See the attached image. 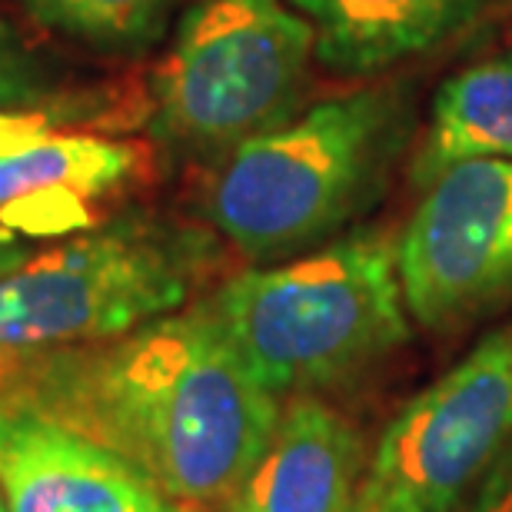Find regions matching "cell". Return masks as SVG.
I'll return each mask as SVG.
<instances>
[{
	"instance_id": "6da1fadb",
	"label": "cell",
	"mask_w": 512,
	"mask_h": 512,
	"mask_svg": "<svg viewBox=\"0 0 512 512\" xmlns=\"http://www.w3.org/2000/svg\"><path fill=\"white\" fill-rule=\"evenodd\" d=\"M14 396L77 429L173 503L237 496L280 406L210 310L167 313L100 350L44 363Z\"/></svg>"
},
{
	"instance_id": "7a4b0ae2",
	"label": "cell",
	"mask_w": 512,
	"mask_h": 512,
	"mask_svg": "<svg viewBox=\"0 0 512 512\" xmlns=\"http://www.w3.org/2000/svg\"><path fill=\"white\" fill-rule=\"evenodd\" d=\"M406 140L399 87L320 100L223 153L207 183V217L253 260L310 250L373 207Z\"/></svg>"
},
{
	"instance_id": "3957f363",
	"label": "cell",
	"mask_w": 512,
	"mask_h": 512,
	"mask_svg": "<svg viewBox=\"0 0 512 512\" xmlns=\"http://www.w3.org/2000/svg\"><path fill=\"white\" fill-rule=\"evenodd\" d=\"M207 303L273 396L336 386L409 340L399 253L376 230L233 276Z\"/></svg>"
},
{
	"instance_id": "277c9868",
	"label": "cell",
	"mask_w": 512,
	"mask_h": 512,
	"mask_svg": "<svg viewBox=\"0 0 512 512\" xmlns=\"http://www.w3.org/2000/svg\"><path fill=\"white\" fill-rule=\"evenodd\" d=\"M193 230L120 217L0 276V360L117 340L177 313L210 266Z\"/></svg>"
},
{
	"instance_id": "5b68a950",
	"label": "cell",
	"mask_w": 512,
	"mask_h": 512,
	"mask_svg": "<svg viewBox=\"0 0 512 512\" xmlns=\"http://www.w3.org/2000/svg\"><path fill=\"white\" fill-rule=\"evenodd\" d=\"M316 30L290 0H197L153 74V133L227 153L296 114Z\"/></svg>"
},
{
	"instance_id": "8992f818",
	"label": "cell",
	"mask_w": 512,
	"mask_h": 512,
	"mask_svg": "<svg viewBox=\"0 0 512 512\" xmlns=\"http://www.w3.org/2000/svg\"><path fill=\"white\" fill-rule=\"evenodd\" d=\"M512 443V323L389 423L353 512H456Z\"/></svg>"
},
{
	"instance_id": "52a82bcc",
	"label": "cell",
	"mask_w": 512,
	"mask_h": 512,
	"mask_svg": "<svg viewBox=\"0 0 512 512\" xmlns=\"http://www.w3.org/2000/svg\"><path fill=\"white\" fill-rule=\"evenodd\" d=\"M409 316L429 330L512 300V160H466L426 183L396 243Z\"/></svg>"
},
{
	"instance_id": "ba28073f",
	"label": "cell",
	"mask_w": 512,
	"mask_h": 512,
	"mask_svg": "<svg viewBox=\"0 0 512 512\" xmlns=\"http://www.w3.org/2000/svg\"><path fill=\"white\" fill-rule=\"evenodd\" d=\"M0 493L7 512H180L127 459L14 393L0 399Z\"/></svg>"
},
{
	"instance_id": "9c48e42d",
	"label": "cell",
	"mask_w": 512,
	"mask_h": 512,
	"mask_svg": "<svg viewBox=\"0 0 512 512\" xmlns=\"http://www.w3.org/2000/svg\"><path fill=\"white\" fill-rule=\"evenodd\" d=\"M140 143L94 133H47L0 153V220L24 237H64L90 227V203L137 177Z\"/></svg>"
},
{
	"instance_id": "30bf717a",
	"label": "cell",
	"mask_w": 512,
	"mask_h": 512,
	"mask_svg": "<svg viewBox=\"0 0 512 512\" xmlns=\"http://www.w3.org/2000/svg\"><path fill=\"white\" fill-rule=\"evenodd\" d=\"M360 473V433L336 409L296 399L233 496V512H353Z\"/></svg>"
},
{
	"instance_id": "8fae6325",
	"label": "cell",
	"mask_w": 512,
	"mask_h": 512,
	"mask_svg": "<svg viewBox=\"0 0 512 512\" xmlns=\"http://www.w3.org/2000/svg\"><path fill=\"white\" fill-rule=\"evenodd\" d=\"M316 30V60L370 74L426 54L483 14L489 0H290Z\"/></svg>"
},
{
	"instance_id": "7c38bea8",
	"label": "cell",
	"mask_w": 512,
	"mask_h": 512,
	"mask_svg": "<svg viewBox=\"0 0 512 512\" xmlns=\"http://www.w3.org/2000/svg\"><path fill=\"white\" fill-rule=\"evenodd\" d=\"M466 160H512V60H486L443 84L413 180L426 187Z\"/></svg>"
},
{
	"instance_id": "4fadbf2b",
	"label": "cell",
	"mask_w": 512,
	"mask_h": 512,
	"mask_svg": "<svg viewBox=\"0 0 512 512\" xmlns=\"http://www.w3.org/2000/svg\"><path fill=\"white\" fill-rule=\"evenodd\" d=\"M37 24L100 50H140L160 40L183 0H20Z\"/></svg>"
},
{
	"instance_id": "5bb4252c",
	"label": "cell",
	"mask_w": 512,
	"mask_h": 512,
	"mask_svg": "<svg viewBox=\"0 0 512 512\" xmlns=\"http://www.w3.org/2000/svg\"><path fill=\"white\" fill-rule=\"evenodd\" d=\"M54 74L34 50L20 44L14 30L0 27V110H30L60 104Z\"/></svg>"
},
{
	"instance_id": "9a60e30c",
	"label": "cell",
	"mask_w": 512,
	"mask_h": 512,
	"mask_svg": "<svg viewBox=\"0 0 512 512\" xmlns=\"http://www.w3.org/2000/svg\"><path fill=\"white\" fill-rule=\"evenodd\" d=\"M97 107L87 97H67L50 107H30V110H0V153H10L17 147H27L57 127L70 124L74 117H90Z\"/></svg>"
},
{
	"instance_id": "2e32d148",
	"label": "cell",
	"mask_w": 512,
	"mask_h": 512,
	"mask_svg": "<svg viewBox=\"0 0 512 512\" xmlns=\"http://www.w3.org/2000/svg\"><path fill=\"white\" fill-rule=\"evenodd\" d=\"M30 256H34V247H30V237H24L20 230L7 227L4 220H0V276L17 270V266H24Z\"/></svg>"
},
{
	"instance_id": "e0dca14e",
	"label": "cell",
	"mask_w": 512,
	"mask_h": 512,
	"mask_svg": "<svg viewBox=\"0 0 512 512\" xmlns=\"http://www.w3.org/2000/svg\"><path fill=\"white\" fill-rule=\"evenodd\" d=\"M506 489H512V443H509V449L503 453V459L496 463L493 473L486 476V486L479 489V496H486V493H506Z\"/></svg>"
},
{
	"instance_id": "ac0fdd59",
	"label": "cell",
	"mask_w": 512,
	"mask_h": 512,
	"mask_svg": "<svg viewBox=\"0 0 512 512\" xmlns=\"http://www.w3.org/2000/svg\"><path fill=\"white\" fill-rule=\"evenodd\" d=\"M476 512H512V489L506 493H486L476 499Z\"/></svg>"
},
{
	"instance_id": "d6986e66",
	"label": "cell",
	"mask_w": 512,
	"mask_h": 512,
	"mask_svg": "<svg viewBox=\"0 0 512 512\" xmlns=\"http://www.w3.org/2000/svg\"><path fill=\"white\" fill-rule=\"evenodd\" d=\"M0 512H7V503H4V493H0Z\"/></svg>"
}]
</instances>
